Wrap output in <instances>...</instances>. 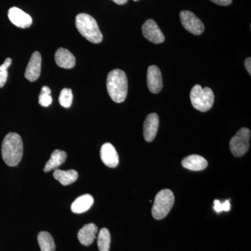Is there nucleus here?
<instances>
[{
	"instance_id": "f257e3e1",
	"label": "nucleus",
	"mask_w": 251,
	"mask_h": 251,
	"mask_svg": "<svg viewBox=\"0 0 251 251\" xmlns=\"http://www.w3.org/2000/svg\"><path fill=\"white\" fill-rule=\"evenodd\" d=\"M23 155L22 138L16 133H9L5 136L1 145V156L8 166L15 167L19 164Z\"/></svg>"
},
{
	"instance_id": "f03ea898",
	"label": "nucleus",
	"mask_w": 251,
	"mask_h": 251,
	"mask_svg": "<svg viewBox=\"0 0 251 251\" xmlns=\"http://www.w3.org/2000/svg\"><path fill=\"white\" fill-rule=\"evenodd\" d=\"M106 85L109 96L114 102L120 103L125 101L128 93V80L123 71L115 69L109 73Z\"/></svg>"
},
{
	"instance_id": "7ed1b4c3",
	"label": "nucleus",
	"mask_w": 251,
	"mask_h": 251,
	"mask_svg": "<svg viewBox=\"0 0 251 251\" xmlns=\"http://www.w3.org/2000/svg\"><path fill=\"white\" fill-rule=\"evenodd\" d=\"M75 26L79 32L91 43L99 44L103 41V34L99 29L98 23L90 15H77L75 18Z\"/></svg>"
},
{
	"instance_id": "20e7f679",
	"label": "nucleus",
	"mask_w": 251,
	"mask_h": 251,
	"mask_svg": "<svg viewBox=\"0 0 251 251\" xmlns=\"http://www.w3.org/2000/svg\"><path fill=\"white\" fill-rule=\"evenodd\" d=\"M191 103L196 110L206 112L214 105V94L209 87L202 88L200 85L193 87L190 93Z\"/></svg>"
},
{
	"instance_id": "39448f33",
	"label": "nucleus",
	"mask_w": 251,
	"mask_h": 251,
	"mask_svg": "<svg viewBox=\"0 0 251 251\" xmlns=\"http://www.w3.org/2000/svg\"><path fill=\"white\" fill-rule=\"evenodd\" d=\"M175 196L169 189H163L155 197L151 214L156 220L166 218L174 205Z\"/></svg>"
},
{
	"instance_id": "423d86ee",
	"label": "nucleus",
	"mask_w": 251,
	"mask_h": 251,
	"mask_svg": "<svg viewBox=\"0 0 251 251\" xmlns=\"http://www.w3.org/2000/svg\"><path fill=\"white\" fill-rule=\"evenodd\" d=\"M251 139V130L248 128H240L236 135L231 138L229 149L234 156H244L249 149V141Z\"/></svg>"
},
{
	"instance_id": "0eeeda50",
	"label": "nucleus",
	"mask_w": 251,
	"mask_h": 251,
	"mask_svg": "<svg viewBox=\"0 0 251 251\" xmlns=\"http://www.w3.org/2000/svg\"><path fill=\"white\" fill-rule=\"evenodd\" d=\"M180 20L185 29L194 35H201L204 31V25L201 20L193 12L182 11L180 13Z\"/></svg>"
},
{
	"instance_id": "6e6552de",
	"label": "nucleus",
	"mask_w": 251,
	"mask_h": 251,
	"mask_svg": "<svg viewBox=\"0 0 251 251\" xmlns=\"http://www.w3.org/2000/svg\"><path fill=\"white\" fill-rule=\"evenodd\" d=\"M144 36L153 44H159L164 42L165 36L161 29L153 20L149 19L142 27Z\"/></svg>"
},
{
	"instance_id": "1a4fd4ad",
	"label": "nucleus",
	"mask_w": 251,
	"mask_h": 251,
	"mask_svg": "<svg viewBox=\"0 0 251 251\" xmlns=\"http://www.w3.org/2000/svg\"><path fill=\"white\" fill-rule=\"evenodd\" d=\"M148 87L153 94H158L163 89V78L161 70L156 66H150L148 69Z\"/></svg>"
},
{
	"instance_id": "9d476101",
	"label": "nucleus",
	"mask_w": 251,
	"mask_h": 251,
	"mask_svg": "<svg viewBox=\"0 0 251 251\" xmlns=\"http://www.w3.org/2000/svg\"><path fill=\"white\" fill-rule=\"evenodd\" d=\"M159 126V117L156 113H151L146 117L143 125V135L148 143L152 142L156 138Z\"/></svg>"
},
{
	"instance_id": "9b49d317",
	"label": "nucleus",
	"mask_w": 251,
	"mask_h": 251,
	"mask_svg": "<svg viewBox=\"0 0 251 251\" xmlns=\"http://www.w3.org/2000/svg\"><path fill=\"white\" fill-rule=\"evenodd\" d=\"M41 72V55L39 52L36 51L31 56V58L26 68L25 77L30 82H34L40 76Z\"/></svg>"
},
{
	"instance_id": "f8f14e48",
	"label": "nucleus",
	"mask_w": 251,
	"mask_h": 251,
	"mask_svg": "<svg viewBox=\"0 0 251 251\" xmlns=\"http://www.w3.org/2000/svg\"><path fill=\"white\" fill-rule=\"evenodd\" d=\"M8 16L10 21L20 28H27L32 24V18L27 13L17 7H12L9 10Z\"/></svg>"
},
{
	"instance_id": "ddd939ff",
	"label": "nucleus",
	"mask_w": 251,
	"mask_h": 251,
	"mask_svg": "<svg viewBox=\"0 0 251 251\" xmlns=\"http://www.w3.org/2000/svg\"><path fill=\"white\" fill-rule=\"evenodd\" d=\"M100 158L105 166L109 168H115L119 164V155L116 149L112 144H103L100 148Z\"/></svg>"
},
{
	"instance_id": "4468645a",
	"label": "nucleus",
	"mask_w": 251,
	"mask_h": 251,
	"mask_svg": "<svg viewBox=\"0 0 251 251\" xmlns=\"http://www.w3.org/2000/svg\"><path fill=\"white\" fill-rule=\"evenodd\" d=\"M98 232V227L94 224L84 226L77 233V239L82 245L89 247L93 244Z\"/></svg>"
},
{
	"instance_id": "2eb2a0df",
	"label": "nucleus",
	"mask_w": 251,
	"mask_h": 251,
	"mask_svg": "<svg viewBox=\"0 0 251 251\" xmlns=\"http://www.w3.org/2000/svg\"><path fill=\"white\" fill-rule=\"evenodd\" d=\"M56 64L63 69H70L75 67V58L69 50L59 49L54 55Z\"/></svg>"
},
{
	"instance_id": "dca6fc26",
	"label": "nucleus",
	"mask_w": 251,
	"mask_h": 251,
	"mask_svg": "<svg viewBox=\"0 0 251 251\" xmlns=\"http://www.w3.org/2000/svg\"><path fill=\"white\" fill-rule=\"evenodd\" d=\"M181 165L186 169L192 171H201L206 169L208 162L204 157L193 154L186 156L181 161Z\"/></svg>"
},
{
	"instance_id": "f3484780",
	"label": "nucleus",
	"mask_w": 251,
	"mask_h": 251,
	"mask_svg": "<svg viewBox=\"0 0 251 251\" xmlns=\"http://www.w3.org/2000/svg\"><path fill=\"white\" fill-rule=\"evenodd\" d=\"M94 204V198L90 194L82 195L72 203L71 209L75 214H82L88 211Z\"/></svg>"
},
{
	"instance_id": "a211bd4d",
	"label": "nucleus",
	"mask_w": 251,
	"mask_h": 251,
	"mask_svg": "<svg viewBox=\"0 0 251 251\" xmlns=\"http://www.w3.org/2000/svg\"><path fill=\"white\" fill-rule=\"evenodd\" d=\"M67 158V153L62 150H56L51 154L50 158L46 163L44 172L49 173L53 170L57 169L58 167L65 162Z\"/></svg>"
},
{
	"instance_id": "6ab92c4d",
	"label": "nucleus",
	"mask_w": 251,
	"mask_h": 251,
	"mask_svg": "<svg viewBox=\"0 0 251 251\" xmlns=\"http://www.w3.org/2000/svg\"><path fill=\"white\" fill-rule=\"evenodd\" d=\"M54 179L57 180L63 186H68L75 182L78 178V173L75 170L69 171H62V170H54L53 173Z\"/></svg>"
},
{
	"instance_id": "aec40b11",
	"label": "nucleus",
	"mask_w": 251,
	"mask_h": 251,
	"mask_svg": "<svg viewBox=\"0 0 251 251\" xmlns=\"http://www.w3.org/2000/svg\"><path fill=\"white\" fill-rule=\"evenodd\" d=\"M37 239L41 251H55L56 247L53 237L49 232L45 231L39 232Z\"/></svg>"
},
{
	"instance_id": "412c9836",
	"label": "nucleus",
	"mask_w": 251,
	"mask_h": 251,
	"mask_svg": "<svg viewBox=\"0 0 251 251\" xmlns=\"http://www.w3.org/2000/svg\"><path fill=\"white\" fill-rule=\"evenodd\" d=\"M110 242H111V237H110V234L108 229L105 228V227L100 229L99 232L98 240H97L99 251H109L110 247Z\"/></svg>"
},
{
	"instance_id": "4be33fe9",
	"label": "nucleus",
	"mask_w": 251,
	"mask_h": 251,
	"mask_svg": "<svg viewBox=\"0 0 251 251\" xmlns=\"http://www.w3.org/2000/svg\"><path fill=\"white\" fill-rule=\"evenodd\" d=\"M73 92L69 88L63 89L60 92L59 97V102L62 107L65 108H69L72 106L73 103Z\"/></svg>"
},
{
	"instance_id": "5701e85b",
	"label": "nucleus",
	"mask_w": 251,
	"mask_h": 251,
	"mask_svg": "<svg viewBox=\"0 0 251 251\" xmlns=\"http://www.w3.org/2000/svg\"><path fill=\"white\" fill-rule=\"evenodd\" d=\"M51 90L48 86H44L41 89V92L39 94V103L41 106L49 107L52 102V98L51 97Z\"/></svg>"
},
{
	"instance_id": "b1692460",
	"label": "nucleus",
	"mask_w": 251,
	"mask_h": 251,
	"mask_svg": "<svg viewBox=\"0 0 251 251\" xmlns=\"http://www.w3.org/2000/svg\"><path fill=\"white\" fill-rule=\"evenodd\" d=\"M12 63V59L11 58L6 59L4 64L0 66V88L4 87L8 77V68L11 66Z\"/></svg>"
},
{
	"instance_id": "393cba45",
	"label": "nucleus",
	"mask_w": 251,
	"mask_h": 251,
	"mask_svg": "<svg viewBox=\"0 0 251 251\" xmlns=\"http://www.w3.org/2000/svg\"><path fill=\"white\" fill-rule=\"evenodd\" d=\"M214 209L217 213L221 211H229L230 210L231 205L229 201H226L224 203H221L219 200H214Z\"/></svg>"
},
{
	"instance_id": "a878e982",
	"label": "nucleus",
	"mask_w": 251,
	"mask_h": 251,
	"mask_svg": "<svg viewBox=\"0 0 251 251\" xmlns=\"http://www.w3.org/2000/svg\"><path fill=\"white\" fill-rule=\"evenodd\" d=\"M211 1L220 6H229L232 2V0H211Z\"/></svg>"
},
{
	"instance_id": "bb28decb",
	"label": "nucleus",
	"mask_w": 251,
	"mask_h": 251,
	"mask_svg": "<svg viewBox=\"0 0 251 251\" xmlns=\"http://www.w3.org/2000/svg\"><path fill=\"white\" fill-rule=\"evenodd\" d=\"M245 64L246 69H247L248 73H249V75H251V57H249L245 60Z\"/></svg>"
},
{
	"instance_id": "cd10ccee",
	"label": "nucleus",
	"mask_w": 251,
	"mask_h": 251,
	"mask_svg": "<svg viewBox=\"0 0 251 251\" xmlns=\"http://www.w3.org/2000/svg\"><path fill=\"white\" fill-rule=\"evenodd\" d=\"M112 1H114L115 4L118 5H124L126 3H127V1H128V0H112Z\"/></svg>"
},
{
	"instance_id": "c85d7f7f",
	"label": "nucleus",
	"mask_w": 251,
	"mask_h": 251,
	"mask_svg": "<svg viewBox=\"0 0 251 251\" xmlns=\"http://www.w3.org/2000/svg\"><path fill=\"white\" fill-rule=\"evenodd\" d=\"M133 1H139V0H133Z\"/></svg>"
}]
</instances>
